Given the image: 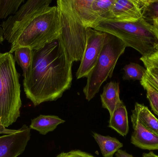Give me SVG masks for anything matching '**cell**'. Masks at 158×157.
Segmentation results:
<instances>
[{"mask_svg": "<svg viewBox=\"0 0 158 157\" xmlns=\"http://www.w3.org/2000/svg\"><path fill=\"white\" fill-rule=\"evenodd\" d=\"M73 63L59 38L32 50L30 68L23 84L26 96L35 107L57 100L70 88Z\"/></svg>", "mask_w": 158, "mask_h": 157, "instance_id": "1", "label": "cell"}, {"mask_svg": "<svg viewBox=\"0 0 158 157\" xmlns=\"http://www.w3.org/2000/svg\"><path fill=\"white\" fill-rule=\"evenodd\" d=\"M60 16L56 6H47L35 13L15 33L9 52L27 47L38 50L59 38Z\"/></svg>", "mask_w": 158, "mask_h": 157, "instance_id": "2", "label": "cell"}, {"mask_svg": "<svg viewBox=\"0 0 158 157\" xmlns=\"http://www.w3.org/2000/svg\"><path fill=\"white\" fill-rule=\"evenodd\" d=\"M22 106L19 75L12 53H0V134H8L16 130L7 127L20 116Z\"/></svg>", "mask_w": 158, "mask_h": 157, "instance_id": "3", "label": "cell"}, {"mask_svg": "<svg viewBox=\"0 0 158 157\" xmlns=\"http://www.w3.org/2000/svg\"><path fill=\"white\" fill-rule=\"evenodd\" d=\"M94 29L116 36L126 47L136 50L142 57H148L158 50V40L153 26L144 18L135 22L104 20Z\"/></svg>", "mask_w": 158, "mask_h": 157, "instance_id": "4", "label": "cell"}, {"mask_svg": "<svg viewBox=\"0 0 158 157\" xmlns=\"http://www.w3.org/2000/svg\"><path fill=\"white\" fill-rule=\"evenodd\" d=\"M126 46L120 39L106 33L103 48L95 66L87 77L83 92L88 101L99 92L102 84L111 78L118 60L124 53Z\"/></svg>", "mask_w": 158, "mask_h": 157, "instance_id": "5", "label": "cell"}, {"mask_svg": "<svg viewBox=\"0 0 158 157\" xmlns=\"http://www.w3.org/2000/svg\"><path fill=\"white\" fill-rule=\"evenodd\" d=\"M60 16L59 39L69 59L81 61L86 44V28L71 8L69 0L56 2Z\"/></svg>", "mask_w": 158, "mask_h": 157, "instance_id": "6", "label": "cell"}, {"mask_svg": "<svg viewBox=\"0 0 158 157\" xmlns=\"http://www.w3.org/2000/svg\"><path fill=\"white\" fill-rule=\"evenodd\" d=\"M106 35V32L87 29L85 49L76 73L77 79L87 77L95 66L103 48Z\"/></svg>", "mask_w": 158, "mask_h": 157, "instance_id": "7", "label": "cell"}, {"mask_svg": "<svg viewBox=\"0 0 158 157\" xmlns=\"http://www.w3.org/2000/svg\"><path fill=\"white\" fill-rule=\"evenodd\" d=\"M52 0H29L23 4L18 11L2 23L4 37L9 43L15 33L35 13L42 8L50 6Z\"/></svg>", "mask_w": 158, "mask_h": 157, "instance_id": "8", "label": "cell"}, {"mask_svg": "<svg viewBox=\"0 0 158 157\" xmlns=\"http://www.w3.org/2000/svg\"><path fill=\"white\" fill-rule=\"evenodd\" d=\"M153 0H116L108 20L116 22H135L144 17Z\"/></svg>", "mask_w": 158, "mask_h": 157, "instance_id": "9", "label": "cell"}, {"mask_svg": "<svg viewBox=\"0 0 158 157\" xmlns=\"http://www.w3.org/2000/svg\"><path fill=\"white\" fill-rule=\"evenodd\" d=\"M31 135L30 128L24 124L14 133L0 136V157H17L23 154Z\"/></svg>", "mask_w": 158, "mask_h": 157, "instance_id": "10", "label": "cell"}, {"mask_svg": "<svg viewBox=\"0 0 158 157\" xmlns=\"http://www.w3.org/2000/svg\"><path fill=\"white\" fill-rule=\"evenodd\" d=\"M131 120L134 132L131 137L132 144L142 149L158 150V136L146 129L132 114Z\"/></svg>", "mask_w": 158, "mask_h": 157, "instance_id": "11", "label": "cell"}, {"mask_svg": "<svg viewBox=\"0 0 158 157\" xmlns=\"http://www.w3.org/2000/svg\"><path fill=\"white\" fill-rule=\"evenodd\" d=\"M94 0H69L71 8L86 28L94 29L98 24L94 11Z\"/></svg>", "mask_w": 158, "mask_h": 157, "instance_id": "12", "label": "cell"}, {"mask_svg": "<svg viewBox=\"0 0 158 157\" xmlns=\"http://www.w3.org/2000/svg\"><path fill=\"white\" fill-rule=\"evenodd\" d=\"M119 83L110 82L104 86L103 92L100 95L102 108L108 111L110 117L115 110L124 104L119 97Z\"/></svg>", "mask_w": 158, "mask_h": 157, "instance_id": "13", "label": "cell"}, {"mask_svg": "<svg viewBox=\"0 0 158 157\" xmlns=\"http://www.w3.org/2000/svg\"><path fill=\"white\" fill-rule=\"evenodd\" d=\"M65 121L55 115H40L31 120L29 127L38 131L41 135H45L53 131L58 125L64 123Z\"/></svg>", "mask_w": 158, "mask_h": 157, "instance_id": "14", "label": "cell"}, {"mask_svg": "<svg viewBox=\"0 0 158 157\" xmlns=\"http://www.w3.org/2000/svg\"><path fill=\"white\" fill-rule=\"evenodd\" d=\"M132 112L146 129L158 136V119L147 107L136 103Z\"/></svg>", "mask_w": 158, "mask_h": 157, "instance_id": "15", "label": "cell"}, {"mask_svg": "<svg viewBox=\"0 0 158 157\" xmlns=\"http://www.w3.org/2000/svg\"><path fill=\"white\" fill-rule=\"evenodd\" d=\"M108 127L123 136L128 134L129 131L128 112L124 104L118 107L110 117Z\"/></svg>", "mask_w": 158, "mask_h": 157, "instance_id": "16", "label": "cell"}, {"mask_svg": "<svg viewBox=\"0 0 158 157\" xmlns=\"http://www.w3.org/2000/svg\"><path fill=\"white\" fill-rule=\"evenodd\" d=\"M93 136L104 157H113L114 154L123 147V143L114 137L104 136L94 132Z\"/></svg>", "mask_w": 158, "mask_h": 157, "instance_id": "17", "label": "cell"}, {"mask_svg": "<svg viewBox=\"0 0 158 157\" xmlns=\"http://www.w3.org/2000/svg\"><path fill=\"white\" fill-rule=\"evenodd\" d=\"M15 53V61L23 71V76L26 77L30 68L32 58V50L27 47H21L16 49Z\"/></svg>", "mask_w": 158, "mask_h": 157, "instance_id": "18", "label": "cell"}, {"mask_svg": "<svg viewBox=\"0 0 158 157\" xmlns=\"http://www.w3.org/2000/svg\"><path fill=\"white\" fill-rule=\"evenodd\" d=\"M123 79L124 80H140L143 79L146 73V68L138 64L131 62L126 65L123 68Z\"/></svg>", "mask_w": 158, "mask_h": 157, "instance_id": "19", "label": "cell"}, {"mask_svg": "<svg viewBox=\"0 0 158 157\" xmlns=\"http://www.w3.org/2000/svg\"><path fill=\"white\" fill-rule=\"evenodd\" d=\"M24 0L0 1V19H5L8 16L15 14Z\"/></svg>", "mask_w": 158, "mask_h": 157, "instance_id": "20", "label": "cell"}, {"mask_svg": "<svg viewBox=\"0 0 158 157\" xmlns=\"http://www.w3.org/2000/svg\"><path fill=\"white\" fill-rule=\"evenodd\" d=\"M141 85L147 92V97L149 100L151 108L158 116V91L156 90L144 77L140 81Z\"/></svg>", "mask_w": 158, "mask_h": 157, "instance_id": "21", "label": "cell"}, {"mask_svg": "<svg viewBox=\"0 0 158 157\" xmlns=\"http://www.w3.org/2000/svg\"><path fill=\"white\" fill-rule=\"evenodd\" d=\"M147 72L144 77L148 83L158 91V69L149 65H145Z\"/></svg>", "mask_w": 158, "mask_h": 157, "instance_id": "22", "label": "cell"}, {"mask_svg": "<svg viewBox=\"0 0 158 157\" xmlns=\"http://www.w3.org/2000/svg\"><path fill=\"white\" fill-rule=\"evenodd\" d=\"M144 18L151 24L154 18H158V0H153L146 10Z\"/></svg>", "mask_w": 158, "mask_h": 157, "instance_id": "23", "label": "cell"}, {"mask_svg": "<svg viewBox=\"0 0 158 157\" xmlns=\"http://www.w3.org/2000/svg\"><path fill=\"white\" fill-rule=\"evenodd\" d=\"M140 60L144 65H149L158 69V50L148 57H142Z\"/></svg>", "mask_w": 158, "mask_h": 157, "instance_id": "24", "label": "cell"}, {"mask_svg": "<svg viewBox=\"0 0 158 157\" xmlns=\"http://www.w3.org/2000/svg\"><path fill=\"white\" fill-rule=\"evenodd\" d=\"M56 157H95L91 154L80 150H73L63 152Z\"/></svg>", "mask_w": 158, "mask_h": 157, "instance_id": "25", "label": "cell"}, {"mask_svg": "<svg viewBox=\"0 0 158 157\" xmlns=\"http://www.w3.org/2000/svg\"><path fill=\"white\" fill-rule=\"evenodd\" d=\"M116 157H135L131 155L128 154L126 151L119 149L115 154Z\"/></svg>", "mask_w": 158, "mask_h": 157, "instance_id": "26", "label": "cell"}, {"mask_svg": "<svg viewBox=\"0 0 158 157\" xmlns=\"http://www.w3.org/2000/svg\"><path fill=\"white\" fill-rule=\"evenodd\" d=\"M151 24L153 26L154 32L156 34L158 40V18H155L153 19Z\"/></svg>", "mask_w": 158, "mask_h": 157, "instance_id": "27", "label": "cell"}, {"mask_svg": "<svg viewBox=\"0 0 158 157\" xmlns=\"http://www.w3.org/2000/svg\"><path fill=\"white\" fill-rule=\"evenodd\" d=\"M5 39L4 37V33L3 31L2 28V26H0V44H2Z\"/></svg>", "mask_w": 158, "mask_h": 157, "instance_id": "28", "label": "cell"}, {"mask_svg": "<svg viewBox=\"0 0 158 157\" xmlns=\"http://www.w3.org/2000/svg\"><path fill=\"white\" fill-rule=\"evenodd\" d=\"M143 157H158V155L154 154L153 152H151L148 153H145L143 155Z\"/></svg>", "mask_w": 158, "mask_h": 157, "instance_id": "29", "label": "cell"}]
</instances>
